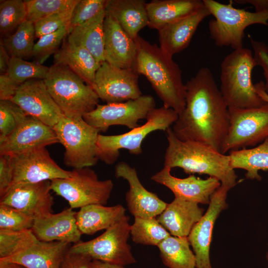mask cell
Wrapping results in <instances>:
<instances>
[{"label": "cell", "mask_w": 268, "mask_h": 268, "mask_svg": "<svg viewBox=\"0 0 268 268\" xmlns=\"http://www.w3.org/2000/svg\"><path fill=\"white\" fill-rule=\"evenodd\" d=\"M185 85V107L173 125L174 134L221 152L229 126V109L210 69L201 68Z\"/></svg>", "instance_id": "cell-1"}, {"label": "cell", "mask_w": 268, "mask_h": 268, "mask_svg": "<svg viewBox=\"0 0 268 268\" xmlns=\"http://www.w3.org/2000/svg\"><path fill=\"white\" fill-rule=\"evenodd\" d=\"M134 41L136 56L133 68L147 79L163 106L173 109L180 115L185 107L186 94L182 70L173 57L164 52L159 46L139 35Z\"/></svg>", "instance_id": "cell-2"}, {"label": "cell", "mask_w": 268, "mask_h": 268, "mask_svg": "<svg viewBox=\"0 0 268 268\" xmlns=\"http://www.w3.org/2000/svg\"><path fill=\"white\" fill-rule=\"evenodd\" d=\"M165 132L168 146L164 166L181 168L187 174L207 175L231 189L236 186L237 176L230 166L229 155L199 142L181 140L171 128Z\"/></svg>", "instance_id": "cell-3"}, {"label": "cell", "mask_w": 268, "mask_h": 268, "mask_svg": "<svg viewBox=\"0 0 268 268\" xmlns=\"http://www.w3.org/2000/svg\"><path fill=\"white\" fill-rule=\"evenodd\" d=\"M257 66L252 52L234 50L221 64L220 91L228 108L260 107L267 103L257 93L252 73Z\"/></svg>", "instance_id": "cell-4"}, {"label": "cell", "mask_w": 268, "mask_h": 268, "mask_svg": "<svg viewBox=\"0 0 268 268\" xmlns=\"http://www.w3.org/2000/svg\"><path fill=\"white\" fill-rule=\"evenodd\" d=\"M43 80L50 94L68 118H83L99 104V98L92 87L67 66L54 64Z\"/></svg>", "instance_id": "cell-5"}, {"label": "cell", "mask_w": 268, "mask_h": 268, "mask_svg": "<svg viewBox=\"0 0 268 268\" xmlns=\"http://www.w3.org/2000/svg\"><path fill=\"white\" fill-rule=\"evenodd\" d=\"M202 0L214 17L208 22V29L218 47H231L233 50L242 48L247 27L255 24L268 26V10L250 12L234 7L232 0L228 4L214 0Z\"/></svg>", "instance_id": "cell-6"}, {"label": "cell", "mask_w": 268, "mask_h": 268, "mask_svg": "<svg viewBox=\"0 0 268 268\" xmlns=\"http://www.w3.org/2000/svg\"><path fill=\"white\" fill-rule=\"evenodd\" d=\"M179 117L173 109L164 106L152 109L142 125L129 132L112 135L99 134L97 140L99 159L108 164H112L118 158L120 150L125 149L130 154L142 153L141 144L150 133L157 130L166 131L173 125Z\"/></svg>", "instance_id": "cell-7"}, {"label": "cell", "mask_w": 268, "mask_h": 268, "mask_svg": "<svg viewBox=\"0 0 268 268\" xmlns=\"http://www.w3.org/2000/svg\"><path fill=\"white\" fill-rule=\"evenodd\" d=\"M65 147V164L73 169L90 167L99 160L97 140L100 132L83 118L63 117L53 127Z\"/></svg>", "instance_id": "cell-8"}, {"label": "cell", "mask_w": 268, "mask_h": 268, "mask_svg": "<svg viewBox=\"0 0 268 268\" xmlns=\"http://www.w3.org/2000/svg\"><path fill=\"white\" fill-rule=\"evenodd\" d=\"M71 171L70 176L67 178L50 181L52 191L67 201L70 208L107 204L114 187L111 180H100L90 167Z\"/></svg>", "instance_id": "cell-9"}, {"label": "cell", "mask_w": 268, "mask_h": 268, "mask_svg": "<svg viewBox=\"0 0 268 268\" xmlns=\"http://www.w3.org/2000/svg\"><path fill=\"white\" fill-rule=\"evenodd\" d=\"M129 219L126 215L98 237L88 241H80L71 246L69 251L122 267L136 263L128 243L131 234Z\"/></svg>", "instance_id": "cell-10"}, {"label": "cell", "mask_w": 268, "mask_h": 268, "mask_svg": "<svg viewBox=\"0 0 268 268\" xmlns=\"http://www.w3.org/2000/svg\"><path fill=\"white\" fill-rule=\"evenodd\" d=\"M229 126L221 152L256 146L268 137V103L257 108H228Z\"/></svg>", "instance_id": "cell-11"}, {"label": "cell", "mask_w": 268, "mask_h": 268, "mask_svg": "<svg viewBox=\"0 0 268 268\" xmlns=\"http://www.w3.org/2000/svg\"><path fill=\"white\" fill-rule=\"evenodd\" d=\"M155 108L154 98L149 95L123 102L98 104L83 119L99 132H105L112 126H124L132 130L138 127L140 120L146 119Z\"/></svg>", "instance_id": "cell-12"}, {"label": "cell", "mask_w": 268, "mask_h": 268, "mask_svg": "<svg viewBox=\"0 0 268 268\" xmlns=\"http://www.w3.org/2000/svg\"><path fill=\"white\" fill-rule=\"evenodd\" d=\"M8 156L13 173L11 186L18 183H35L67 178L71 174V171L66 170L56 163L46 147L34 148Z\"/></svg>", "instance_id": "cell-13"}, {"label": "cell", "mask_w": 268, "mask_h": 268, "mask_svg": "<svg viewBox=\"0 0 268 268\" xmlns=\"http://www.w3.org/2000/svg\"><path fill=\"white\" fill-rule=\"evenodd\" d=\"M138 76L133 68H120L105 61L97 70L91 87L107 103L123 102L142 95Z\"/></svg>", "instance_id": "cell-14"}, {"label": "cell", "mask_w": 268, "mask_h": 268, "mask_svg": "<svg viewBox=\"0 0 268 268\" xmlns=\"http://www.w3.org/2000/svg\"><path fill=\"white\" fill-rule=\"evenodd\" d=\"M231 189L223 185L210 198L206 212L193 228L188 236L195 255L196 268H213L210 260V248L213 230L216 220L226 210L227 194Z\"/></svg>", "instance_id": "cell-15"}, {"label": "cell", "mask_w": 268, "mask_h": 268, "mask_svg": "<svg viewBox=\"0 0 268 268\" xmlns=\"http://www.w3.org/2000/svg\"><path fill=\"white\" fill-rule=\"evenodd\" d=\"M10 101L28 116L53 128L65 116L43 79H32L23 83Z\"/></svg>", "instance_id": "cell-16"}, {"label": "cell", "mask_w": 268, "mask_h": 268, "mask_svg": "<svg viewBox=\"0 0 268 268\" xmlns=\"http://www.w3.org/2000/svg\"><path fill=\"white\" fill-rule=\"evenodd\" d=\"M51 181L11 185L0 197V204L17 209L34 219L52 213L54 203Z\"/></svg>", "instance_id": "cell-17"}, {"label": "cell", "mask_w": 268, "mask_h": 268, "mask_svg": "<svg viewBox=\"0 0 268 268\" xmlns=\"http://www.w3.org/2000/svg\"><path fill=\"white\" fill-rule=\"evenodd\" d=\"M57 142L53 127L27 116L12 133L0 140V155L10 156Z\"/></svg>", "instance_id": "cell-18"}, {"label": "cell", "mask_w": 268, "mask_h": 268, "mask_svg": "<svg viewBox=\"0 0 268 268\" xmlns=\"http://www.w3.org/2000/svg\"><path fill=\"white\" fill-rule=\"evenodd\" d=\"M115 175L128 182L129 189L126 200L129 210L134 217H156L166 207L168 203L156 194L146 190L140 182L135 169L127 163L119 162L115 166Z\"/></svg>", "instance_id": "cell-19"}, {"label": "cell", "mask_w": 268, "mask_h": 268, "mask_svg": "<svg viewBox=\"0 0 268 268\" xmlns=\"http://www.w3.org/2000/svg\"><path fill=\"white\" fill-rule=\"evenodd\" d=\"M171 169L164 167L152 176L151 179L170 190L175 197L196 202L208 204L210 198L220 186V182L215 178L209 177L202 179L194 175L185 178L172 176Z\"/></svg>", "instance_id": "cell-20"}, {"label": "cell", "mask_w": 268, "mask_h": 268, "mask_svg": "<svg viewBox=\"0 0 268 268\" xmlns=\"http://www.w3.org/2000/svg\"><path fill=\"white\" fill-rule=\"evenodd\" d=\"M76 214L69 207L57 213L41 216L34 219L31 230L40 241L76 243L80 241L82 233L77 225Z\"/></svg>", "instance_id": "cell-21"}, {"label": "cell", "mask_w": 268, "mask_h": 268, "mask_svg": "<svg viewBox=\"0 0 268 268\" xmlns=\"http://www.w3.org/2000/svg\"><path fill=\"white\" fill-rule=\"evenodd\" d=\"M104 35L105 62L120 68H133L136 56L135 41L114 19L106 14Z\"/></svg>", "instance_id": "cell-22"}, {"label": "cell", "mask_w": 268, "mask_h": 268, "mask_svg": "<svg viewBox=\"0 0 268 268\" xmlns=\"http://www.w3.org/2000/svg\"><path fill=\"white\" fill-rule=\"evenodd\" d=\"M211 15L205 7L170 23L158 30L159 47L172 57L189 45L197 28L202 20Z\"/></svg>", "instance_id": "cell-23"}, {"label": "cell", "mask_w": 268, "mask_h": 268, "mask_svg": "<svg viewBox=\"0 0 268 268\" xmlns=\"http://www.w3.org/2000/svg\"><path fill=\"white\" fill-rule=\"evenodd\" d=\"M204 212L199 204L175 197L156 218L171 235L188 237Z\"/></svg>", "instance_id": "cell-24"}, {"label": "cell", "mask_w": 268, "mask_h": 268, "mask_svg": "<svg viewBox=\"0 0 268 268\" xmlns=\"http://www.w3.org/2000/svg\"><path fill=\"white\" fill-rule=\"evenodd\" d=\"M70 246L66 242L39 240L24 251L0 261L18 263L27 268H60Z\"/></svg>", "instance_id": "cell-25"}, {"label": "cell", "mask_w": 268, "mask_h": 268, "mask_svg": "<svg viewBox=\"0 0 268 268\" xmlns=\"http://www.w3.org/2000/svg\"><path fill=\"white\" fill-rule=\"evenodd\" d=\"M146 2L143 0H106L105 14L114 19L133 40L148 26Z\"/></svg>", "instance_id": "cell-26"}, {"label": "cell", "mask_w": 268, "mask_h": 268, "mask_svg": "<svg viewBox=\"0 0 268 268\" xmlns=\"http://www.w3.org/2000/svg\"><path fill=\"white\" fill-rule=\"evenodd\" d=\"M204 6L202 0H153L146 2L148 26L158 30Z\"/></svg>", "instance_id": "cell-27"}, {"label": "cell", "mask_w": 268, "mask_h": 268, "mask_svg": "<svg viewBox=\"0 0 268 268\" xmlns=\"http://www.w3.org/2000/svg\"><path fill=\"white\" fill-rule=\"evenodd\" d=\"M54 65L65 66L92 86L101 64L85 48L65 42L54 56Z\"/></svg>", "instance_id": "cell-28"}, {"label": "cell", "mask_w": 268, "mask_h": 268, "mask_svg": "<svg viewBox=\"0 0 268 268\" xmlns=\"http://www.w3.org/2000/svg\"><path fill=\"white\" fill-rule=\"evenodd\" d=\"M126 211L121 204L111 206L99 204L88 205L76 212L77 225L82 234L93 235L110 228L126 215Z\"/></svg>", "instance_id": "cell-29"}, {"label": "cell", "mask_w": 268, "mask_h": 268, "mask_svg": "<svg viewBox=\"0 0 268 268\" xmlns=\"http://www.w3.org/2000/svg\"><path fill=\"white\" fill-rule=\"evenodd\" d=\"M105 9L86 22L72 28L67 42L86 49L101 64L105 62L104 21Z\"/></svg>", "instance_id": "cell-30"}, {"label": "cell", "mask_w": 268, "mask_h": 268, "mask_svg": "<svg viewBox=\"0 0 268 268\" xmlns=\"http://www.w3.org/2000/svg\"><path fill=\"white\" fill-rule=\"evenodd\" d=\"M228 155L232 169L245 170L246 179L260 181L259 171L268 170V137L253 148L231 150Z\"/></svg>", "instance_id": "cell-31"}, {"label": "cell", "mask_w": 268, "mask_h": 268, "mask_svg": "<svg viewBox=\"0 0 268 268\" xmlns=\"http://www.w3.org/2000/svg\"><path fill=\"white\" fill-rule=\"evenodd\" d=\"M188 237L170 235L157 246L162 261L169 268H196L195 255Z\"/></svg>", "instance_id": "cell-32"}, {"label": "cell", "mask_w": 268, "mask_h": 268, "mask_svg": "<svg viewBox=\"0 0 268 268\" xmlns=\"http://www.w3.org/2000/svg\"><path fill=\"white\" fill-rule=\"evenodd\" d=\"M35 37L34 23L26 19L13 33L0 42L10 57L23 59L32 57Z\"/></svg>", "instance_id": "cell-33"}, {"label": "cell", "mask_w": 268, "mask_h": 268, "mask_svg": "<svg viewBox=\"0 0 268 268\" xmlns=\"http://www.w3.org/2000/svg\"><path fill=\"white\" fill-rule=\"evenodd\" d=\"M130 234L135 243L157 246L171 235L156 217H134Z\"/></svg>", "instance_id": "cell-34"}, {"label": "cell", "mask_w": 268, "mask_h": 268, "mask_svg": "<svg viewBox=\"0 0 268 268\" xmlns=\"http://www.w3.org/2000/svg\"><path fill=\"white\" fill-rule=\"evenodd\" d=\"M38 241L31 229L0 230V259L8 258L22 252Z\"/></svg>", "instance_id": "cell-35"}, {"label": "cell", "mask_w": 268, "mask_h": 268, "mask_svg": "<svg viewBox=\"0 0 268 268\" xmlns=\"http://www.w3.org/2000/svg\"><path fill=\"white\" fill-rule=\"evenodd\" d=\"M27 10L24 0H5L0 3V32L6 37L14 32L26 19Z\"/></svg>", "instance_id": "cell-36"}, {"label": "cell", "mask_w": 268, "mask_h": 268, "mask_svg": "<svg viewBox=\"0 0 268 268\" xmlns=\"http://www.w3.org/2000/svg\"><path fill=\"white\" fill-rule=\"evenodd\" d=\"M79 0H26V20L34 23L54 13L72 10Z\"/></svg>", "instance_id": "cell-37"}, {"label": "cell", "mask_w": 268, "mask_h": 268, "mask_svg": "<svg viewBox=\"0 0 268 268\" xmlns=\"http://www.w3.org/2000/svg\"><path fill=\"white\" fill-rule=\"evenodd\" d=\"M49 68L37 62H30L21 58L11 57L6 74L21 84L30 79H44Z\"/></svg>", "instance_id": "cell-38"}, {"label": "cell", "mask_w": 268, "mask_h": 268, "mask_svg": "<svg viewBox=\"0 0 268 268\" xmlns=\"http://www.w3.org/2000/svg\"><path fill=\"white\" fill-rule=\"evenodd\" d=\"M69 32V26H66L55 32L41 36L34 44L32 57L37 63L43 64L51 55L58 51L62 40Z\"/></svg>", "instance_id": "cell-39"}, {"label": "cell", "mask_w": 268, "mask_h": 268, "mask_svg": "<svg viewBox=\"0 0 268 268\" xmlns=\"http://www.w3.org/2000/svg\"><path fill=\"white\" fill-rule=\"evenodd\" d=\"M28 115L11 101H0V140L12 133Z\"/></svg>", "instance_id": "cell-40"}, {"label": "cell", "mask_w": 268, "mask_h": 268, "mask_svg": "<svg viewBox=\"0 0 268 268\" xmlns=\"http://www.w3.org/2000/svg\"><path fill=\"white\" fill-rule=\"evenodd\" d=\"M34 218L11 206L0 204V230L20 231L31 229Z\"/></svg>", "instance_id": "cell-41"}, {"label": "cell", "mask_w": 268, "mask_h": 268, "mask_svg": "<svg viewBox=\"0 0 268 268\" xmlns=\"http://www.w3.org/2000/svg\"><path fill=\"white\" fill-rule=\"evenodd\" d=\"M105 2L106 0H79L72 12L69 24V32L74 27L91 19L105 9Z\"/></svg>", "instance_id": "cell-42"}, {"label": "cell", "mask_w": 268, "mask_h": 268, "mask_svg": "<svg viewBox=\"0 0 268 268\" xmlns=\"http://www.w3.org/2000/svg\"><path fill=\"white\" fill-rule=\"evenodd\" d=\"M73 9L54 13L35 22V37L39 38L63 27L69 26Z\"/></svg>", "instance_id": "cell-43"}, {"label": "cell", "mask_w": 268, "mask_h": 268, "mask_svg": "<svg viewBox=\"0 0 268 268\" xmlns=\"http://www.w3.org/2000/svg\"><path fill=\"white\" fill-rule=\"evenodd\" d=\"M248 37L254 50L257 66L261 67L263 70L265 79L264 90L268 95V46L264 42L254 40L249 35Z\"/></svg>", "instance_id": "cell-44"}, {"label": "cell", "mask_w": 268, "mask_h": 268, "mask_svg": "<svg viewBox=\"0 0 268 268\" xmlns=\"http://www.w3.org/2000/svg\"><path fill=\"white\" fill-rule=\"evenodd\" d=\"M92 260L87 255L72 252L68 250L60 268H90V263Z\"/></svg>", "instance_id": "cell-45"}, {"label": "cell", "mask_w": 268, "mask_h": 268, "mask_svg": "<svg viewBox=\"0 0 268 268\" xmlns=\"http://www.w3.org/2000/svg\"><path fill=\"white\" fill-rule=\"evenodd\" d=\"M12 179L13 173L9 156L0 155V197L10 187Z\"/></svg>", "instance_id": "cell-46"}, {"label": "cell", "mask_w": 268, "mask_h": 268, "mask_svg": "<svg viewBox=\"0 0 268 268\" xmlns=\"http://www.w3.org/2000/svg\"><path fill=\"white\" fill-rule=\"evenodd\" d=\"M21 84L11 78L6 73L0 74V100H10Z\"/></svg>", "instance_id": "cell-47"}, {"label": "cell", "mask_w": 268, "mask_h": 268, "mask_svg": "<svg viewBox=\"0 0 268 268\" xmlns=\"http://www.w3.org/2000/svg\"><path fill=\"white\" fill-rule=\"evenodd\" d=\"M10 56L6 50L4 46L0 42V73L5 74L7 73Z\"/></svg>", "instance_id": "cell-48"}, {"label": "cell", "mask_w": 268, "mask_h": 268, "mask_svg": "<svg viewBox=\"0 0 268 268\" xmlns=\"http://www.w3.org/2000/svg\"><path fill=\"white\" fill-rule=\"evenodd\" d=\"M234 1L238 4H251L255 8V11L268 10V0H235Z\"/></svg>", "instance_id": "cell-49"}, {"label": "cell", "mask_w": 268, "mask_h": 268, "mask_svg": "<svg viewBox=\"0 0 268 268\" xmlns=\"http://www.w3.org/2000/svg\"><path fill=\"white\" fill-rule=\"evenodd\" d=\"M90 268H124V267L96 260H92L90 263Z\"/></svg>", "instance_id": "cell-50"}, {"label": "cell", "mask_w": 268, "mask_h": 268, "mask_svg": "<svg viewBox=\"0 0 268 268\" xmlns=\"http://www.w3.org/2000/svg\"><path fill=\"white\" fill-rule=\"evenodd\" d=\"M264 86V82L263 81H260L255 84L257 93L265 102L268 103V95L265 92Z\"/></svg>", "instance_id": "cell-51"}, {"label": "cell", "mask_w": 268, "mask_h": 268, "mask_svg": "<svg viewBox=\"0 0 268 268\" xmlns=\"http://www.w3.org/2000/svg\"><path fill=\"white\" fill-rule=\"evenodd\" d=\"M0 268H27L18 263L0 261Z\"/></svg>", "instance_id": "cell-52"}, {"label": "cell", "mask_w": 268, "mask_h": 268, "mask_svg": "<svg viewBox=\"0 0 268 268\" xmlns=\"http://www.w3.org/2000/svg\"><path fill=\"white\" fill-rule=\"evenodd\" d=\"M266 258L267 261L268 262V251H267V252L266 253Z\"/></svg>", "instance_id": "cell-53"}]
</instances>
